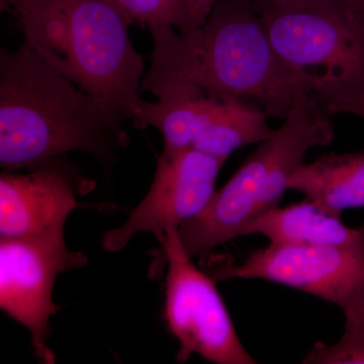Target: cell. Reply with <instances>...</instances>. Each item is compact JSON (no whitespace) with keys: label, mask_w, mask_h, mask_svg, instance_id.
Masks as SVG:
<instances>
[{"label":"cell","mask_w":364,"mask_h":364,"mask_svg":"<svg viewBox=\"0 0 364 364\" xmlns=\"http://www.w3.org/2000/svg\"><path fill=\"white\" fill-rule=\"evenodd\" d=\"M130 142L123 122L26 43L0 52V165L31 169L83 152L107 162Z\"/></svg>","instance_id":"1"},{"label":"cell","mask_w":364,"mask_h":364,"mask_svg":"<svg viewBox=\"0 0 364 364\" xmlns=\"http://www.w3.org/2000/svg\"><path fill=\"white\" fill-rule=\"evenodd\" d=\"M157 63L203 90L284 119L310 92L275 51L252 0H215L202 25L182 35L167 28L155 42Z\"/></svg>","instance_id":"2"},{"label":"cell","mask_w":364,"mask_h":364,"mask_svg":"<svg viewBox=\"0 0 364 364\" xmlns=\"http://www.w3.org/2000/svg\"><path fill=\"white\" fill-rule=\"evenodd\" d=\"M14 13L26 45L114 119H133L144 60L114 0H26Z\"/></svg>","instance_id":"3"},{"label":"cell","mask_w":364,"mask_h":364,"mask_svg":"<svg viewBox=\"0 0 364 364\" xmlns=\"http://www.w3.org/2000/svg\"><path fill=\"white\" fill-rule=\"evenodd\" d=\"M282 121L215 191L207 208L178 228L182 246L191 258L244 236L253 220L279 205L309 151L331 145L334 139L331 114L312 93H303Z\"/></svg>","instance_id":"4"},{"label":"cell","mask_w":364,"mask_h":364,"mask_svg":"<svg viewBox=\"0 0 364 364\" xmlns=\"http://www.w3.org/2000/svg\"><path fill=\"white\" fill-rule=\"evenodd\" d=\"M282 61L331 116L364 97L361 0H252Z\"/></svg>","instance_id":"5"},{"label":"cell","mask_w":364,"mask_h":364,"mask_svg":"<svg viewBox=\"0 0 364 364\" xmlns=\"http://www.w3.org/2000/svg\"><path fill=\"white\" fill-rule=\"evenodd\" d=\"M166 263L164 317L179 342L176 360L193 355L217 364H255L244 348L217 289V280L193 264L179 238L178 228H169L159 240Z\"/></svg>","instance_id":"6"},{"label":"cell","mask_w":364,"mask_h":364,"mask_svg":"<svg viewBox=\"0 0 364 364\" xmlns=\"http://www.w3.org/2000/svg\"><path fill=\"white\" fill-rule=\"evenodd\" d=\"M86 264L85 254L67 247L64 234L0 238V308L30 332L41 363H55L48 339L60 310L53 299L57 277Z\"/></svg>","instance_id":"7"},{"label":"cell","mask_w":364,"mask_h":364,"mask_svg":"<svg viewBox=\"0 0 364 364\" xmlns=\"http://www.w3.org/2000/svg\"><path fill=\"white\" fill-rule=\"evenodd\" d=\"M217 280L264 279L338 306L343 312L364 304V239L344 245L270 243L240 264L210 273Z\"/></svg>","instance_id":"8"},{"label":"cell","mask_w":364,"mask_h":364,"mask_svg":"<svg viewBox=\"0 0 364 364\" xmlns=\"http://www.w3.org/2000/svg\"><path fill=\"white\" fill-rule=\"evenodd\" d=\"M226 160L195 148L162 152L149 191L123 225L107 232L102 246L109 252L123 250L141 233L158 240L169 228H179L207 208Z\"/></svg>","instance_id":"9"},{"label":"cell","mask_w":364,"mask_h":364,"mask_svg":"<svg viewBox=\"0 0 364 364\" xmlns=\"http://www.w3.org/2000/svg\"><path fill=\"white\" fill-rule=\"evenodd\" d=\"M61 158L28 169V173L2 172L0 238L64 234L79 196L87 193L92 183Z\"/></svg>","instance_id":"10"},{"label":"cell","mask_w":364,"mask_h":364,"mask_svg":"<svg viewBox=\"0 0 364 364\" xmlns=\"http://www.w3.org/2000/svg\"><path fill=\"white\" fill-rule=\"evenodd\" d=\"M253 234L279 245H344L363 241L364 226L347 227L340 215L306 198L263 213L246 227L244 236Z\"/></svg>","instance_id":"11"},{"label":"cell","mask_w":364,"mask_h":364,"mask_svg":"<svg viewBox=\"0 0 364 364\" xmlns=\"http://www.w3.org/2000/svg\"><path fill=\"white\" fill-rule=\"evenodd\" d=\"M267 119L255 105L210 95L198 114L193 148L227 160L235 151L269 138L274 130Z\"/></svg>","instance_id":"12"},{"label":"cell","mask_w":364,"mask_h":364,"mask_svg":"<svg viewBox=\"0 0 364 364\" xmlns=\"http://www.w3.org/2000/svg\"><path fill=\"white\" fill-rule=\"evenodd\" d=\"M289 189L340 217L348 208H364V151L330 153L304 163L289 178Z\"/></svg>","instance_id":"13"},{"label":"cell","mask_w":364,"mask_h":364,"mask_svg":"<svg viewBox=\"0 0 364 364\" xmlns=\"http://www.w3.org/2000/svg\"><path fill=\"white\" fill-rule=\"evenodd\" d=\"M345 330L334 344L315 343L304 364H364V304L343 312Z\"/></svg>","instance_id":"14"},{"label":"cell","mask_w":364,"mask_h":364,"mask_svg":"<svg viewBox=\"0 0 364 364\" xmlns=\"http://www.w3.org/2000/svg\"><path fill=\"white\" fill-rule=\"evenodd\" d=\"M132 21L173 26L182 35L198 28L186 0H114Z\"/></svg>","instance_id":"15"},{"label":"cell","mask_w":364,"mask_h":364,"mask_svg":"<svg viewBox=\"0 0 364 364\" xmlns=\"http://www.w3.org/2000/svg\"><path fill=\"white\" fill-rule=\"evenodd\" d=\"M215 0H186L196 26H200L205 21Z\"/></svg>","instance_id":"16"},{"label":"cell","mask_w":364,"mask_h":364,"mask_svg":"<svg viewBox=\"0 0 364 364\" xmlns=\"http://www.w3.org/2000/svg\"><path fill=\"white\" fill-rule=\"evenodd\" d=\"M340 114H351L364 119V97L345 105Z\"/></svg>","instance_id":"17"},{"label":"cell","mask_w":364,"mask_h":364,"mask_svg":"<svg viewBox=\"0 0 364 364\" xmlns=\"http://www.w3.org/2000/svg\"><path fill=\"white\" fill-rule=\"evenodd\" d=\"M26 0H0V11H16L21 4Z\"/></svg>","instance_id":"18"},{"label":"cell","mask_w":364,"mask_h":364,"mask_svg":"<svg viewBox=\"0 0 364 364\" xmlns=\"http://www.w3.org/2000/svg\"><path fill=\"white\" fill-rule=\"evenodd\" d=\"M361 1H363V6H364V0H361Z\"/></svg>","instance_id":"19"}]
</instances>
